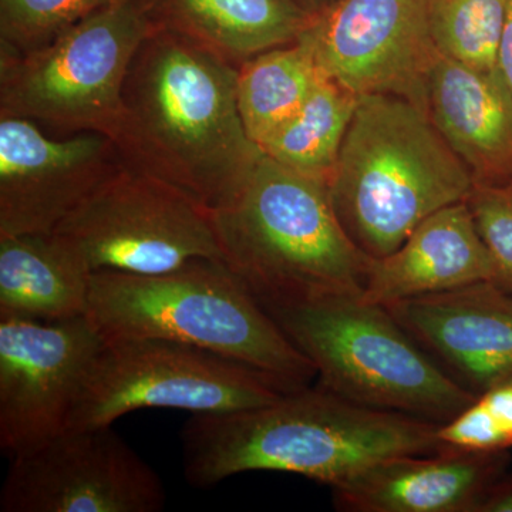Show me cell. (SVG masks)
Masks as SVG:
<instances>
[{"mask_svg": "<svg viewBox=\"0 0 512 512\" xmlns=\"http://www.w3.org/2000/svg\"><path fill=\"white\" fill-rule=\"evenodd\" d=\"M238 70L188 37L154 29L124 83L111 136L121 161L208 211L229 204L264 156L239 114Z\"/></svg>", "mask_w": 512, "mask_h": 512, "instance_id": "cell-1", "label": "cell"}, {"mask_svg": "<svg viewBox=\"0 0 512 512\" xmlns=\"http://www.w3.org/2000/svg\"><path fill=\"white\" fill-rule=\"evenodd\" d=\"M437 427L306 386L256 409L191 414L181 433L184 476L211 488L237 474L278 471L335 488L387 458L439 453Z\"/></svg>", "mask_w": 512, "mask_h": 512, "instance_id": "cell-2", "label": "cell"}, {"mask_svg": "<svg viewBox=\"0 0 512 512\" xmlns=\"http://www.w3.org/2000/svg\"><path fill=\"white\" fill-rule=\"evenodd\" d=\"M211 215L225 264L265 309L362 296L372 258L346 234L328 185L264 153L234 200Z\"/></svg>", "mask_w": 512, "mask_h": 512, "instance_id": "cell-3", "label": "cell"}, {"mask_svg": "<svg viewBox=\"0 0 512 512\" xmlns=\"http://www.w3.org/2000/svg\"><path fill=\"white\" fill-rule=\"evenodd\" d=\"M87 318L104 339H161L308 386L316 367L224 261L194 259L157 275L93 272Z\"/></svg>", "mask_w": 512, "mask_h": 512, "instance_id": "cell-4", "label": "cell"}, {"mask_svg": "<svg viewBox=\"0 0 512 512\" xmlns=\"http://www.w3.org/2000/svg\"><path fill=\"white\" fill-rule=\"evenodd\" d=\"M470 170L416 104L360 96L328 184L338 220L370 258L392 254L431 214L467 201Z\"/></svg>", "mask_w": 512, "mask_h": 512, "instance_id": "cell-5", "label": "cell"}, {"mask_svg": "<svg viewBox=\"0 0 512 512\" xmlns=\"http://www.w3.org/2000/svg\"><path fill=\"white\" fill-rule=\"evenodd\" d=\"M266 312L316 367L318 386L349 402L444 424L476 400L384 306L343 295Z\"/></svg>", "mask_w": 512, "mask_h": 512, "instance_id": "cell-6", "label": "cell"}, {"mask_svg": "<svg viewBox=\"0 0 512 512\" xmlns=\"http://www.w3.org/2000/svg\"><path fill=\"white\" fill-rule=\"evenodd\" d=\"M156 29L143 0H111L49 45L0 55V116L113 136L134 56Z\"/></svg>", "mask_w": 512, "mask_h": 512, "instance_id": "cell-7", "label": "cell"}, {"mask_svg": "<svg viewBox=\"0 0 512 512\" xmlns=\"http://www.w3.org/2000/svg\"><path fill=\"white\" fill-rule=\"evenodd\" d=\"M289 392L295 390L278 377L210 350L161 339H106L67 429L111 426L140 409L242 412Z\"/></svg>", "mask_w": 512, "mask_h": 512, "instance_id": "cell-8", "label": "cell"}, {"mask_svg": "<svg viewBox=\"0 0 512 512\" xmlns=\"http://www.w3.org/2000/svg\"><path fill=\"white\" fill-rule=\"evenodd\" d=\"M90 272L157 275L224 254L211 211L121 161L52 232Z\"/></svg>", "mask_w": 512, "mask_h": 512, "instance_id": "cell-9", "label": "cell"}, {"mask_svg": "<svg viewBox=\"0 0 512 512\" xmlns=\"http://www.w3.org/2000/svg\"><path fill=\"white\" fill-rule=\"evenodd\" d=\"M163 481L111 426L67 429L12 458L2 512H158Z\"/></svg>", "mask_w": 512, "mask_h": 512, "instance_id": "cell-10", "label": "cell"}, {"mask_svg": "<svg viewBox=\"0 0 512 512\" xmlns=\"http://www.w3.org/2000/svg\"><path fill=\"white\" fill-rule=\"evenodd\" d=\"M104 336L87 316L0 318V448L10 458L67 430Z\"/></svg>", "mask_w": 512, "mask_h": 512, "instance_id": "cell-11", "label": "cell"}, {"mask_svg": "<svg viewBox=\"0 0 512 512\" xmlns=\"http://www.w3.org/2000/svg\"><path fill=\"white\" fill-rule=\"evenodd\" d=\"M322 72L357 96L389 94L426 111L437 49L429 0H339L299 37Z\"/></svg>", "mask_w": 512, "mask_h": 512, "instance_id": "cell-12", "label": "cell"}, {"mask_svg": "<svg viewBox=\"0 0 512 512\" xmlns=\"http://www.w3.org/2000/svg\"><path fill=\"white\" fill-rule=\"evenodd\" d=\"M120 164L104 134L56 138L0 116V235L52 234Z\"/></svg>", "mask_w": 512, "mask_h": 512, "instance_id": "cell-13", "label": "cell"}, {"mask_svg": "<svg viewBox=\"0 0 512 512\" xmlns=\"http://www.w3.org/2000/svg\"><path fill=\"white\" fill-rule=\"evenodd\" d=\"M384 308L468 392L512 376V293L494 282Z\"/></svg>", "mask_w": 512, "mask_h": 512, "instance_id": "cell-14", "label": "cell"}, {"mask_svg": "<svg viewBox=\"0 0 512 512\" xmlns=\"http://www.w3.org/2000/svg\"><path fill=\"white\" fill-rule=\"evenodd\" d=\"M510 451L387 458L332 488L345 512H477L485 491L510 470Z\"/></svg>", "mask_w": 512, "mask_h": 512, "instance_id": "cell-15", "label": "cell"}, {"mask_svg": "<svg viewBox=\"0 0 512 512\" xmlns=\"http://www.w3.org/2000/svg\"><path fill=\"white\" fill-rule=\"evenodd\" d=\"M426 113L474 184L512 178V93L500 67L477 69L437 53L427 76Z\"/></svg>", "mask_w": 512, "mask_h": 512, "instance_id": "cell-16", "label": "cell"}, {"mask_svg": "<svg viewBox=\"0 0 512 512\" xmlns=\"http://www.w3.org/2000/svg\"><path fill=\"white\" fill-rule=\"evenodd\" d=\"M494 278L493 258L463 201L431 214L392 254L370 259L360 298L387 306Z\"/></svg>", "mask_w": 512, "mask_h": 512, "instance_id": "cell-17", "label": "cell"}, {"mask_svg": "<svg viewBox=\"0 0 512 512\" xmlns=\"http://www.w3.org/2000/svg\"><path fill=\"white\" fill-rule=\"evenodd\" d=\"M156 28L188 37L239 67L295 43L315 16L296 0H143Z\"/></svg>", "mask_w": 512, "mask_h": 512, "instance_id": "cell-18", "label": "cell"}, {"mask_svg": "<svg viewBox=\"0 0 512 512\" xmlns=\"http://www.w3.org/2000/svg\"><path fill=\"white\" fill-rule=\"evenodd\" d=\"M90 279L92 272L53 234L0 235V318H82Z\"/></svg>", "mask_w": 512, "mask_h": 512, "instance_id": "cell-19", "label": "cell"}, {"mask_svg": "<svg viewBox=\"0 0 512 512\" xmlns=\"http://www.w3.org/2000/svg\"><path fill=\"white\" fill-rule=\"evenodd\" d=\"M323 76L311 46L302 39L242 63L237 100L249 138L261 147L301 110Z\"/></svg>", "mask_w": 512, "mask_h": 512, "instance_id": "cell-20", "label": "cell"}, {"mask_svg": "<svg viewBox=\"0 0 512 512\" xmlns=\"http://www.w3.org/2000/svg\"><path fill=\"white\" fill-rule=\"evenodd\" d=\"M360 96L323 76L301 110L261 146L288 170L329 184Z\"/></svg>", "mask_w": 512, "mask_h": 512, "instance_id": "cell-21", "label": "cell"}, {"mask_svg": "<svg viewBox=\"0 0 512 512\" xmlns=\"http://www.w3.org/2000/svg\"><path fill=\"white\" fill-rule=\"evenodd\" d=\"M508 5L510 0H429L437 52L477 69H498Z\"/></svg>", "mask_w": 512, "mask_h": 512, "instance_id": "cell-22", "label": "cell"}, {"mask_svg": "<svg viewBox=\"0 0 512 512\" xmlns=\"http://www.w3.org/2000/svg\"><path fill=\"white\" fill-rule=\"evenodd\" d=\"M111 0H0V55L49 45Z\"/></svg>", "mask_w": 512, "mask_h": 512, "instance_id": "cell-23", "label": "cell"}, {"mask_svg": "<svg viewBox=\"0 0 512 512\" xmlns=\"http://www.w3.org/2000/svg\"><path fill=\"white\" fill-rule=\"evenodd\" d=\"M467 204L493 258L494 284L512 293V178L503 184H474Z\"/></svg>", "mask_w": 512, "mask_h": 512, "instance_id": "cell-24", "label": "cell"}, {"mask_svg": "<svg viewBox=\"0 0 512 512\" xmlns=\"http://www.w3.org/2000/svg\"><path fill=\"white\" fill-rule=\"evenodd\" d=\"M437 437L444 448L463 453H500L512 448V433L476 397L463 412L439 424Z\"/></svg>", "mask_w": 512, "mask_h": 512, "instance_id": "cell-25", "label": "cell"}, {"mask_svg": "<svg viewBox=\"0 0 512 512\" xmlns=\"http://www.w3.org/2000/svg\"><path fill=\"white\" fill-rule=\"evenodd\" d=\"M478 399L494 414L495 419L512 433V376L494 383Z\"/></svg>", "mask_w": 512, "mask_h": 512, "instance_id": "cell-26", "label": "cell"}, {"mask_svg": "<svg viewBox=\"0 0 512 512\" xmlns=\"http://www.w3.org/2000/svg\"><path fill=\"white\" fill-rule=\"evenodd\" d=\"M477 512H512V473L495 480L485 491Z\"/></svg>", "mask_w": 512, "mask_h": 512, "instance_id": "cell-27", "label": "cell"}, {"mask_svg": "<svg viewBox=\"0 0 512 512\" xmlns=\"http://www.w3.org/2000/svg\"><path fill=\"white\" fill-rule=\"evenodd\" d=\"M498 67H500L512 93V0L508 5L503 35H501L500 47H498Z\"/></svg>", "mask_w": 512, "mask_h": 512, "instance_id": "cell-28", "label": "cell"}, {"mask_svg": "<svg viewBox=\"0 0 512 512\" xmlns=\"http://www.w3.org/2000/svg\"><path fill=\"white\" fill-rule=\"evenodd\" d=\"M296 2H298L303 9L308 10L311 15L316 16L332 8L339 0H296Z\"/></svg>", "mask_w": 512, "mask_h": 512, "instance_id": "cell-29", "label": "cell"}]
</instances>
